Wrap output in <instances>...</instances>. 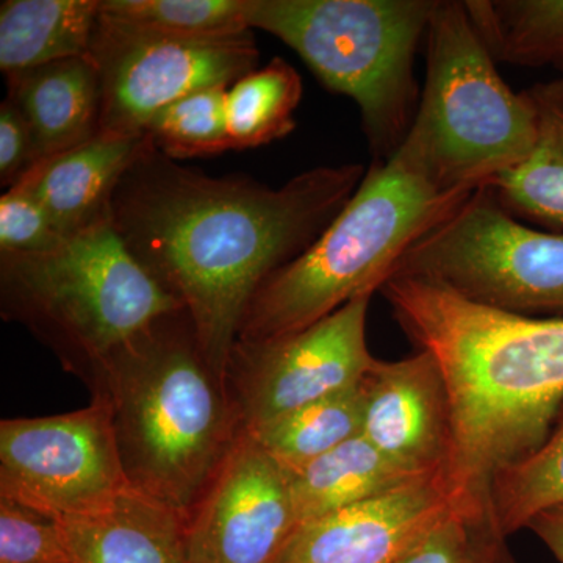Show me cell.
I'll return each mask as SVG.
<instances>
[{
  "label": "cell",
  "instance_id": "1",
  "mask_svg": "<svg viewBox=\"0 0 563 563\" xmlns=\"http://www.w3.org/2000/svg\"><path fill=\"white\" fill-rule=\"evenodd\" d=\"M365 174L358 163L318 166L269 188L187 168L151 141L111 196L109 220L140 265L180 302L203 358L229 383L255 291L321 235Z\"/></svg>",
  "mask_w": 563,
  "mask_h": 563
},
{
  "label": "cell",
  "instance_id": "2",
  "mask_svg": "<svg viewBox=\"0 0 563 563\" xmlns=\"http://www.w3.org/2000/svg\"><path fill=\"white\" fill-rule=\"evenodd\" d=\"M380 291L450 393L451 506L490 509L496 474L539 450L562 412L563 318L501 312L418 277L391 276Z\"/></svg>",
  "mask_w": 563,
  "mask_h": 563
},
{
  "label": "cell",
  "instance_id": "3",
  "mask_svg": "<svg viewBox=\"0 0 563 563\" xmlns=\"http://www.w3.org/2000/svg\"><path fill=\"white\" fill-rule=\"evenodd\" d=\"M476 190L443 180L428 133L413 121L390 161L372 163L361 187L301 255L268 277L244 313L236 343L301 332L365 292H376L432 228Z\"/></svg>",
  "mask_w": 563,
  "mask_h": 563
},
{
  "label": "cell",
  "instance_id": "4",
  "mask_svg": "<svg viewBox=\"0 0 563 563\" xmlns=\"http://www.w3.org/2000/svg\"><path fill=\"white\" fill-rule=\"evenodd\" d=\"M87 376L109 402L129 485L188 520L240 429L187 313L155 321Z\"/></svg>",
  "mask_w": 563,
  "mask_h": 563
},
{
  "label": "cell",
  "instance_id": "5",
  "mask_svg": "<svg viewBox=\"0 0 563 563\" xmlns=\"http://www.w3.org/2000/svg\"><path fill=\"white\" fill-rule=\"evenodd\" d=\"M437 0H247L246 21L291 47L361 110L373 163L402 146L420 107L415 58Z\"/></svg>",
  "mask_w": 563,
  "mask_h": 563
},
{
  "label": "cell",
  "instance_id": "6",
  "mask_svg": "<svg viewBox=\"0 0 563 563\" xmlns=\"http://www.w3.org/2000/svg\"><path fill=\"white\" fill-rule=\"evenodd\" d=\"M2 313L87 376L180 302L133 257L109 218L54 250L0 254Z\"/></svg>",
  "mask_w": 563,
  "mask_h": 563
},
{
  "label": "cell",
  "instance_id": "7",
  "mask_svg": "<svg viewBox=\"0 0 563 563\" xmlns=\"http://www.w3.org/2000/svg\"><path fill=\"white\" fill-rule=\"evenodd\" d=\"M426 81L415 121L450 187L477 190L528 161L537 140L528 91L496 69L465 2L437 0L426 32Z\"/></svg>",
  "mask_w": 563,
  "mask_h": 563
},
{
  "label": "cell",
  "instance_id": "8",
  "mask_svg": "<svg viewBox=\"0 0 563 563\" xmlns=\"http://www.w3.org/2000/svg\"><path fill=\"white\" fill-rule=\"evenodd\" d=\"M391 276L435 282L501 312L563 318V233L528 228L485 185L413 243Z\"/></svg>",
  "mask_w": 563,
  "mask_h": 563
},
{
  "label": "cell",
  "instance_id": "9",
  "mask_svg": "<svg viewBox=\"0 0 563 563\" xmlns=\"http://www.w3.org/2000/svg\"><path fill=\"white\" fill-rule=\"evenodd\" d=\"M109 402L0 422V498L52 520L85 517L128 490Z\"/></svg>",
  "mask_w": 563,
  "mask_h": 563
},
{
  "label": "cell",
  "instance_id": "10",
  "mask_svg": "<svg viewBox=\"0 0 563 563\" xmlns=\"http://www.w3.org/2000/svg\"><path fill=\"white\" fill-rule=\"evenodd\" d=\"M90 55L101 74L99 133L143 135L155 114L192 92L231 87L257 69L252 31L213 40L147 35L99 16Z\"/></svg>",
  "mask_w": 563,
  "mask_h": 563
},
{
  "label": "cell",
  "instance_id": "11",
  "mask_svg": "<svg viewBox=\"0 0 563 563\" xmlns=\"http://www.w3.org/2000/svg\"><path fill=\"white\" fill-rule=\"evenodd\" d=\"M374 292L352 299L310 328L265 343H236L229 383L240 431L299 407L350 390L377 358L366 344V317Z\"/></svg>",
  "mask_w": 563,
  "mask_h": 563
},
{
  "label": "cell",
  "instance_id": "12",
  "mask_svg": "<svg viewBox=\"0 0 563 563\" xmlns=\"http://www.w3.org/2000/svg\"><path fill=\"white\" fill-rule=\"evenodd\" d=\"M298 528L290 476L246 431L187 520L188 563H274Z\"/></svg>",
  "mask_w": 563,
  "mask_h": 563
},
{
  "label": "cell",
  "instance_id": "13",
  "mask_svg": "<svg viewBox=\"0 0 563 563\" xmlns=\"http://www.w3.org/2000/svg\"><path fill=\"white\" fill-rule=\"evenodd\" d=\"M363 390L362 435L417 476H440L453 444L450 393L431 352L376 361Z\"/></svg>",
  "mask_w": 563,
  "mask_h": 563
},
{
  "label": "cell",
  "instance_id": "14",
  "mask_svg": "<svg viewBox=\"0 0 563 563\" xmlns=\"http://www.w3.org/2000/svg\"><path fill=\"white\" fill-rule=\"evenodd\" d=\"M451 507L442 477H418L299 525L274 563H398Z\"/></svg>",
  "mask_w": 563,
  "mask_h": 563
},
{
  "label": "cell",
  "instance_id": "15",
  "mask_svg": "<svg viewBox=\"0 0 563 563\" xmlns=\"http://www.w3.org/2000/svg\"><path fill=\"white\" fill-rule=\"evenodd\" d=\"M150 144L147 133H98L43 158L14 187L31 192L63 236L74 235L109 218L118 184Z\"/></svg>",
  "mask_w": 563,
  "mask_h": 563
},
{
  "label": "cell",
  "instance_id": "16",
  "mask_svg": "<svg viewBox=\"0 0 563 563\" xmlns=\"http://www.w3.org/2000/svg\"><path fill=\"white\" fill-rule=\"evenodd\" d=\"M57 521L73 563H188L187 518L132 487L101 512Z\"/></svg>",
  "mask_w": 563,
  "mask_h": 563
},
{
  "label": "cell",
  "instance_id": "17",
  "mask_svg": "<svg viewBox=\"0 0 563 563\" xmlns=\"http://www.w3.org/2000/svg\"><path fill=\"white\" fill-rule=\"evenodd\" d=\"M5 77L7 99L27 121L40 161L98 135L101 74L90 54Z\"/></svg>",
  "mask_w": 563,
  "mask_h": 563
},
{
  "label": "cell",
  "instance_id": "18",
  "mask_svg": "<svg viewBox=\"0 0 563 563\" xmlns=\"http://www.w3.org/2000/svg\"><path fill=\"white\" fill-rule=\"evenodd\" d=\"M288 476L298 526L424 477L390 461L362 433Z\"/></svg>",
  "mask_w": 563,
  "mask_h": 563
},
{
  "label": "cell",
  "instance_id": "19",
  "mask_svg": "<svg viewBox=\"0 0 563 563\" xmlns=\"http://www.w3.org/2000/svg\"><path fill=\"white\" fill-rule=\"evenodd\" d=\"M99 0H3L0 69L5 76L90 54Z\"/></svg>",
  "mask_w": 563,
  "mask_h": 563
},
{
  "label": "cell",
  "instance_id": "20",
  "mask_svg": "<svg viewBox=\"0 0 563 563\" xmlns=\"http://www.w3.org/2000/svg\"><path fill=\"white\" fill-rule=\"evenodd\" d=\"M537 140L528 161L487 185L515 218L563 231V77L529 88Z\"/></svg>",
  "mask_w": 563,
  "mask_h": 563
},
{
  "label": "cell",
  "instance_id": "21",
  "mask_svg": "<svg viewBox=\"0 0 563 563\" xmlns=\"http://www.w3.org/2000/svg\"><path fill=\"white\" fill-rule=\"evenodd\" d=\"M496 63L563 70V0H465Z\"/></svg>",
  "mask_w": 563,
  "mask_h": 563
},
{
  "label": "cell",
  "instance_id": "22",
  "mask_svg": "<svg viewBox=\"0 0 563 563\" xmlns=\"http://www.w3.org/2000/svg\"><path fill=\"white\" fill-rule=\"evenodd\" d=\"M363 406L361 383L246 432L282 468L295 472L361 435Z\"/></svg>",
  "mask_w": 563,
  "mask_h": 563
},
{
  "label": "cell",
  "instance_id": "23",
  "mask_svg": "<svg viewBox=\"0 0 563 563\" xmlns=\"http://www.w3.org/2000/svg\"><path fill=\"white\" fill-rule=\"evenodd\" d=\"M301 98V76L279 57L236 80L228 91L232 150H250L290 135Z\"/></svg>",
  "mask_w": 563,
  "mask_h": 563
},
{
  "label": "cell",
  "instance_id": "24",
  "mask_svg": "<svg viewBox=\"0 0 563 563\" xmlns=\"http://www.w3.org/2000/svg\"><path fill=\"white\" fill-rule=\"evenodd\" d=\"M247 0H99V16L147 35L213 40L252 29Z\"/></svg>",
  "mask_w": 563,
  "mask_h": 563
},
{
  "label": "cell",
  "instance_id": "25",
  "mask_svg": "<svg viewBox=\"0 0 563 563\" xmlns=\"http://www.w3.org/2000/svg\"><path fill=\"white\" fill-rule=\"evenodd\" d=\"M490 506L507 537L528 528L543 510L563 506V409L539 450L496 474Z\"/></svg>",
  "mask_w": 563,
  "mask_h": 563
},
{
  "label": "cell",
  "instance_id": "26",
  "mask_svg": "<svg viewBox=\"0 0 563 563\" xmlns=\"http://www.w3.org/2000/svg\"><path fill=\"white\" fill-rule=\"evenodd\" d=\"M229 88H206L158 111L146 131L155 150L173 161L231 151Z\"/></svg>",
  "mask_w": 563,
  "mask_h": 563
},
{
  "label": "cell",
  "instance_id": "27",
  "mask_svg": "<svg viewBox=\"0 0 563 563\" xmlns=\"http://www.w3.org/2000/svg\"><path fill=\"white\" fill-rule=\"evenodd\" d=\"M490 509H454L398 563H517Z\"/></svg>",
  "mask_w": 563,
  "mask_h": 563
},
{
  "label": "cell",
  "instance_id": "28",
  "mask_svg": "<svg viewBox=\"0 0 563 563\" xmlns=\"http://www.w3.org/2000/svg\"><path fill=\"white\" fill-rule=\"evenodd\" d=\"M0 563H73L57 520L0 498Z\"/></svg>",
  "mask_w": 563,
  "mask_h": 563
},
{
  "label": "cell",
  "instance_id": "29",
  "mask_svg": "<svg viewBox=\"0 0 563 563\" xmlns=\"http://www.w3.org/2000/svg\"><path fill=\"white\" fill-rule=\"evenodd\" d=\"M38 201L21 187L0 198V254H36L65 240Z\"/></svg>",
  "mask_w": 563,
  "mask_h": 563
},
{
  "label": "cell",
  "instance_id": "30",
  "mask_svg": "<svg viewBox=\"0 0 563 563\" xmlns=\"http://www.w3.org/2000/svg\"><path fill=\"white\" fill-rule=\"evenodd\" d=\"M40 162L31 128L9 99L0 106V184L14 187Z\"/></svg>",
  "mask_w": 563,
  "mask_h": 563
},
{
  "label": "cell",
  "instance_id": "31",
  "mask_svg": "<svg viewBox=\"0 0 563 563\" xmlns=\"http://www.w3.org/2000/svg\"><path fill=\"white\" fill-rule=\"evenodd\" d=\"M526 529H531L554 558L563 563V506L543 510L532 518Z\"/></svg>",
  "mask_w": 563,
  "mask_h": 563
}]
</instances>
